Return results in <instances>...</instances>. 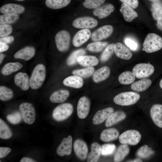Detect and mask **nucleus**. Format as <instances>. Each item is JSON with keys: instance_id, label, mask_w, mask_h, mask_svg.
Wrapping results in <instances>:
<instances>
[{"instance_id": "nucleus-1", "label": "nucleus", "mask_w": 162, "mask_h": 162, "mask_svg": "<svg viewBox=\"0 0 162 162\" xmlns=\"http://www.w3.org/2000/svg\"><path fill=\"white\" fill-rule=\"evenodd\" d=\"M46 68L41 64L37 65L33 69L30 78V87L33 89L39 88L43 83L46 77Z\"/></svg>"}, {"instance_id": "nucleus-2", "label": "nucleus", "mask_w": 162, "mask_h": 162, "mask_svg": "<svg viewBox=\"0 0 162 162\" xmlns=\"http://www.w3.org/2000/svg\"><path fill=\"white\" fill-rule=\"evenodd\" d=\"M142 50L148 53L158 51L162 48V38L156 34H147L143 44Z\"/></svg>"}, {"instance_id": "nucleus-3", "label": "nucleus", "mask_w": 162, "mask_h": 162, "mask_svg": "<svg viewBox=\"0 0 162 162\" xmlns=\"http://www.w3.org/2000/svg\"><path fill=\"white\" fill-rule=\"evenodd\" d=\"M140 95L133 92L121 93L116 96L113 98L114 102L122 106H128L136 104L139 100Z\"/></svg>"}, {"instance_id": "nucleus-4", "label": "nucleus", "mask_w": 162, "mask_h": 162, "mask_svg": "<svg viewBox=\"0 0 162 162\" xmlns=\"http://www.w3.org/2000/svg\"><path fill=\"white\" fill-rule=\"evenodd\" d=\"M74 108L73 105L69 103L61 104L53 110L52 116L56 121L60 122L65 120L72 114Z\"/></svg>"}, {"instance_id": "nucleus-5", "label": "nucleus", "mask_w": 162, "mask_h": 162, "mask_svg": "<svg viewBox=\"0 0 162 162\" xmlns=\"http://www.w3.org/2000/svg\"><path fill=\"white\" fill-rule=\"evenodd\" d=\"M19 110L22 119L25 123L31 124L34 122L36 117L35 111L31 104L27 102L22 103L20 105Z\"/></svg>"}, {"instance_id": "nucleus-6", "label": "nucleus", "mask_w": 162, "mask_h": 162, "mask_svg": "<svg viewBox=\"0 0 162 162\" xmlns=\"http://www.w3.org/2000/svg\"><path fill=\"white\" fill-rule=\"evenodd\" d=\"M141 138V134L138 131L130 130L122 133L119 137V140L122 144L134 146L139 143Z\"/></svg>"}, {"instance_id": "nucleus-7", "label": "nucleus", "mask_w": 162, "mask_h": 162, "mask_svg": "<svg viewBox=\"0 0 162 162\" xmlns=\"http://www.w3.org/2000/svg\"><path fill=\"white\" fill-rule=\"evenodd\" d=\"M70 40V35L68 32L61 30L56 35L55 40L57 48L60 52H65L69 48Z\"/></svg>"}, {"instance_id": "nucleus-8", "label": "nucleus", "mask_w": 162, "mask_h": 162, "mask_svg": "<svg viewBox=\"0 0 162 162\" xmlns=\"http://www.w3.org/2000/svg\"><path fill=\"white\" fill-rule=\"evenodd\" d=\"M154 70V67L149 63H142L136 65L133 68L132 72L136 78L144 79L151 75Z\"/></svg>"}, {"instance_id": "nucleus-9", "label": "nucleus", "mask_w": 162, "mask_h": 162, "mask_svg": "<svg viewBox=\"0 0 162 162\" xmlns=\"http://www.w3.org/2000/svg\"><path fill=\"white\" fill-rule=\"evenodd\" d=\"M98 24L97 20L89 16L78 18L72 22V25L74 27L83 29L92 28L96 26Z\"/></svg>"}, {"instance_id": "nucleus-10", "label": "nucleus", "mask_w": 162, "mask_h": 162, "mask_svg": "<svg viewBox=\"0 0 162 162\" xmlns=\"http://www.w3.org/2000/svg\"><path fill=\"white\" fill-rule=\"evenodd\" d=\"M113 30V27L110 25H106L99 27L91 34V38L94 41H99L110 36Z\"/></svg>"}, {"instance_id": "nucleus-11", "label": "nucleus", "mask_w": 162, "mask_h": 162, "mask_svg": "<svg viewBox=\"0 0 162 162\" xmlns=\"http://www.w3.org/2000/svg\"><path fill=\"white\" fill-rule=\"evenodd\" d=\"M90 103L89 99L86 96H83L79 100L77 106L78 116L80 119H84L88 115L90 109Z\"/></svg>"}, {"instance_id": "nucleus-12", "label": "nucleus", "mask_w": 162, "mask_h": 162, "mask_svg": "<svg viewBox=\"0 0 162 162\" xmlns=\"http://www.w3.org/2000/svg\"><path fill=\"white\" fill-rule=\"evenodd\" d=\"M72 137L70 135L63 138L57 149V154L61 157L69 155L72 152Z\"/></svg>"}, {"instance_id": "nucleus-13", "label": "nucleus", "mask_w": 162, "mask_h": 162, "mask_svg": "<svg viewBox=\"0 0 162 162\" xmlns=\"http://www.w3.org/2000/svg\"><path fill=\"white\" fill-rule=\"evenodd\" d=\"M74 149L77 157L82 160H85L87 157L88 148L87 144L83 140L78 139L75 141Z\"/></svg>"}, {"instance_id": "nucleus-14", "label": "nucleus", "mask_w": 162, "mask_h": 162, "mask_svg": "<svg viewBox=\"0 0 162 162\" xmlns=\"http://www.w3.org/2000/svg\"><path fill=\"white\" fill-rule=\"evenodd\" d=\"M91 35V32L88 29H83L79 31L73 38V45L76 47L81 46L89 39Z\"/></svg>"}, {"instance_id": "nucleus-15", "label": "nucleus", "mask_w": 162, "mask_h": 162, "mask_svg": "<svg viewBox=\"0 0 162 162\" xmlns=\"http://www.w3.org/2000/svg\"><path fill=\"white\" fill-rule=\"evenodd\" d=\"M150 115L155 124L158 127L162 128V105H153L150 110Z\"/></svg>"}, {"instance_id": "nucleus-16", "label": "nucleus", "mask_w": 162, "mask_h": 162, "mask_svg": "<svg viewBox=\"0 0 162 162\" xmlns=\"http://www.w3.org/2000/svg\"><path fill=\"white\" fill-rule=\"evenodd\" d=\"M35 50L32 46H27L19 50L14 55L16 59H20L28 61L32 58L35 55Z\"/></svg>"}, {"instance_id": "nucleus-17", "label": "nucleus", "mask_w": 162, "mask_h": 162, "mask_svg": "<svg viewBox=\"0 0 162 162\" xmlns=\"http://www.w3.org/2000/svg\"><path fill=\"white\" fill-rule=\"evenodd\" d=\"M114 51L118 57L124 60H129L132 56L130 50L121 43L118 42L115 44Z\"/></svg>"}, {"instance_id": "nucleus-18", "label": "nucleus", "mask_w": 162, "mask_h": 162, "mask_svg": "<svg viewBox=\"0 0 162 162\" xmlns=\"http://www.w3.org/2000/svg\"><path fill=\"white\" fill-rule=\"evenodd\" d=\"M15 84L22 90L26 91L30 86V79L28 74L25 73L19 72L14 77Z\"/></svg>"}, {"instance_id": "nucleus-19", "label": "nucleus", "mask_w": 162, "mask_h": 162, "mask_svg": "<svg viewBox=\"0 0 162 162\" xmlns=\"http://www.w3.org/2000/svg\"><path fill=\"white\" fill-rule=\"evenodd\" d=\"M113 112V109L111 107L98 110L95 113L93 118V124L95 125L101 124Z\"/></svg>"}, {"instance_id": "nucleus-20", "label": "nucleus", "mask_w": 162, "mask_h": 162, "mask_svg": "<svg viewBox=\"0 0 162 162\" xmlns=\"http://www.w3.org/2000/svg\"><path fill=\"white\" fill-rule=\"evenodd\" d=\"M114 10V7L111 4H106L94 9L93 13L94 15L101 19L109 16Z\"/></svg>"}, {"instance_id": "nucleus-21", "label": "nucleus", "mask_w": 162, "mask_h": 162, "mask_svg": "<svg viewBox=\"0 0 162 162\" xmlns=\"http://www.w3.org/2000/svg\"><path fill=\"white\" fill-rule=\"evenodd\" d=\"M25 10V8L23 6L14 3L5 4L2 6L0 9V12L4 14H21L23 13Z\"/></svg>"}, {"instance_id": "nucleus-22", "label": "nucleus", "mask_w": 162, "mask_h": 162, "mask_svg": "<svg viewBox=\"0 0 162 162\" xmlns=\"http://www.w3.org/2000/svg\"><path fill=\"white\" fill-rule=\"evenodd\" d=\"M126 115L122 111H118L111 114L107 118L105 126L108 127L115 124L125 118Z\"/></svg>"}, {"instance_id": "nucleus-23", "label": "nucleus", "mask_w": 162, "mask_h": 162, "mask_svg": "<svg viewBox=\"0 0 162 162\" xmlns=\"http://www.w3.org/2000/svg\"><path fill=\"white\" fill-rule=\"evenodd\" d=\"M120 11L124 19L128 22H131L138 16L137 13L132 8L123 3L121 6Z\"/></svg>"}, {"instance_id": "nucleus-24", "label": "nucleus", "mask_w": 162, "mask_h": 162, "mask_svg": "<svg viewBox=\"0 0 162 162\" xmlns=\"http://www.w3.org/2000/svg\"><path fill=\"white\" fill-rule=\"evenodd\" d=\"M119 136L118 130L114 128H110L103 130L100 135V140L104 142H109L116 140Z\"/></svg>"}, {"instance_id": "nucleus-25", "label": "nucleus", "mask_w": 162, "mask_h": 162, "mask_svg": "<svg viewBox=\"0 0 162 162\" xmlns=\"http://www.w3.org/2000/svg\"><path fill=\"white\" fill-rule=\"evenodd\" d=\"M110 73V68L107 66L101 67L93 74L92 80L94 82L98 83L107 79Z\"/></svg>"}, {"instance_id": "nucleus-26", "label": "nucleus", "mask_w": 162, "mask_h": 162, "mask_svg": "<svg viewBox=\"0 0 162 162\" xmlns=\"http://www.w3.org/2000/svg\"><path fill=\"white\" fill-rule=\"evenodd\" d=\"M63 83L67 86L80 88L82 86L83 81L82 77L74 75L65 78L63 80Z\"/></svg>"}, {"instance_id": "nucleus-27", "label": "nucleus", "mask_w": 162, "mask_h": 162, "mask_svg": "<svg viewBox=\"0 0 162 162\" xmlns=\"http://www.w3.org/2000/svg\"><path fill=\"white\" fill-rule=\"evenodd\" d=\"M70 93L65 90H61L56 91L50 97L51 101L54 103H62L66 101L69 97Z\"/></svg>"}, {"instance_id": "nucleus-28", "label": "nucleus", "mask_w": 162, "mask_h": 162, "mask_svg": "<svg viewBox=\"0 0 162 162\" xmlns=\"http://www.w3.org/2000/svg\"><path fill=\"white\" fill-rule=\"evenodd\" d=\"M91 152L88 156L87 162H97L101 154V147L99 143L95 142L91 145Z\"/></svg>"}, {"instance_id": "nucleus-29", "label": "nucleus", "mask_w": 162, "mask_h": 162, "mask_svg": "<svg viewBox=\"0 0 162 162\" xmlns=\"http://www.w3.org/2000/svg\"><path fill=\"white\" fill-rule=\"evenodd\" d=\"M152 81L148 79H143L133 83L131 85V89L138 92H141L147 89L151 85Z\"/></svg>"}, {"instance_id": "nucleus-30", "label": "nucleus", "mask_w": 162, "mask_h": 162, "mask_svg": "<svg viewBox=\"0 0 162 162\" xmlns=\"http://www.w3.org/2000/svg\"><path fill=\"white\" fill-rule=\"evenodd\" d=\"M22 66V64L18 62H9L5 64L2 68L1 73L4 75H8L20 70Z\"/></svg>"}, {"instance_id": "nucleus-31", "label": "nucleus", "mask_w": 162, "mask_h": 162, "mask_svg": "<svg viewBox=\"0 0 162 162\" xmlns=\"http://www.w3.org/2000/svg\"><path fill=\"white\" fill-rule=\"evenodd\" d=\"M98 58L92 56H82L80 57L78 60V63L84 67L95 66L98 64Z\"/></svg>"}, {"instance_id": "nucleus-32", "label": "nucleus", "mask_w": 162, "mask_h": 162, "mask_svg": "<svg viewBox=\"0 0 162 162\" xmlns=\"http://www.w3.org/2000/svg\"><path fill=\"white\" fill-rule=\"evenodd\" d=\"M129 148L126 144H123L119 146L116 152L114 158L115 162H120L128 154Z\"/></svg>"}, {"instance_id": "nucleus-33", "label": "nucleus", "mask_w": 162, "mask_h": 162, "mask_svg": "<svg viewBox=\"0 0 162 162\" xmlns=\"http://www.w3.org/2000/svg\"><path fill=\"white\" fill-rule=\"evenodd\" d=\"M71 0H46L45 4L48 8L54 9H57L67 6Z\"/></svg>"}, {"instance_id": "nucleus-34", "label": "nucleus", "mask_w": 162, "mask_h": 162, "mask_svg": "<svg viewBox=\"0 0 162 162\" xmlns=\"http://www.w3.org/2000/svg\"><path fill=\"white\" fill-rule=\"evenodd\" d=\"M135 79V75L133 72L130 71H125L122 72L118 77L119 82L123 85H128L132 83Z\"/></svg>"}, {"instance_id": "nucleus-35", "label": "nucleus", "mask_w": 162, "mask_h": 162, "mask_svg": "<svg viewBox=\"0 0 162 162\" xmlns=\"http://www.w3.org/2000/svg\"><path fill=\"white\" fill-rule=\"evenodd\" d=\"M13 135L12 131L8 124L2 119L0 118V138L8 139Z\"/></svg>"}, {"instance_id": "nucleus-36", "label": "nucleus", "mask_w": 162, "mask_h": 162, "mask_svg": "<svg viewBox=\"0 0 162 162\" xmlns=\"http://www.w3.org/2000/svg\"><path fill=\"white\" fill-rule=\"evenodd\" d=\"M86 53L85 50L83 49H80L74 51L68 58L66 61L67 64L69 66L74 65L78 62L79 58L84 55Z\"/></svg>"}, {"instance_id": "nucleus-37", "label": "nucleus", "mask_w": 162, "mask_h": 162, "mask_svg": "<svg viewBox=\"0 0 162 162\" xmlns=\"http://www.w3.org/2000/svg\"><path fill=\"white\" fill-rule=\"evenodd\" d=\"M19 18L17 14H4L0 16V24H9L16 22Z\"/></svg>"}, {"instance_id": "nucleus-38", "label": "nucleus", "mask_w": 162, "mask_h": 162, "mask_svg": "<svg viewBox=\"0 0 162 162\" xmlns=\"http://www.w3.org/2000/svg\"><path fill=\"white\" fill-rule=\"evenodd\" d=\"M152 9L153 18L157 20L162 17V2L160 0L153 2Z\"/></svg>"}, {"instance_id": "nucleus-39", "label": "nucleus", "mask_w": 162, "mask_h": 162, "mask_svg": "<svg viewBox=\"0 0 162 162\" xmlns=\"http://www.w3.org/2000/svg\"><path fill=\"white\" fill-rule=\"evenodd\" d=\"M108 44L106 42L94 41L89 44L87 46L88 49L93 52H99L102 51Z\"/></svg>"}, {"instance_id": "nucleus-40", "label": "nucleus", "mask_w": 162, "mask_h": 162, "mask_svg": "<svg viewBox=\"0 0 162 162\" xmlns=\"http://www.w3.org/2000/svg\"><path fill=\"white\" fill-rule=\"evenodd\" d=\"M14 97L12 90L4 86H0V99L3 101L9 100Z\"/></svg>"}, {"instance_id": "nucleus-41", "label": "nucleus", "mask_w": 162, "mask_h": 162, "mask_svg": "<svg viewBox=\"0 0 162 162\" xmlns=\"http://www.w3.org/2000/svg\"><path fill=\"white\" fill-rule=\"evenodd\" d=\"M94 69L92 67H88L86 68L73 71V75L82 78H87L92 76L93 74Z\"/></svg>"}, {"instance_id": "nucleus-42", "label": "nucleus", "mask_w": 162, "mask_h": 162, "mask_svg": "<svg viewBox=\"0 0 162 162\" xmlns=\"http://www.w3.org/2000/svg\"><path fill=\"white\" fill-rule=\"evenodd\" d=\"M154 153L151 148H149L148 146L145 145L141 147L137 150V155L142 158H146L150 156Z\"/></svg>"}, {"instance_id": "nucleus-43", "label": "nucleus", "mask_w": 162, "mask_h": 162, "mask_svg": "<svg viewBox=\"0 0 162 162\" xmlns=\"http://www.w3.org/2000/svg\"><path fill=\"white\" fill-rule=\"evenodd\" d=\"M114 44H111L108 45L106 47L101 57L100 60L102 62L107 61L113 54L114 51Z\"/></svg>"}, {"instance_id": "nucleus-44", "label": "nucleus", "mask_w": 162, "mask_h": 162, "mask_svg": "<svg viewBox=\"0 0 162 162\" xmlns=\"http://www.w3.org/2000/svg\"><path fill=\"white\" fill-rule=\"evenodd\" d=\"M6 119L11 124H16L21 122L22 118L21 113L19 112H16L8 115L6 116Z\"/></svg>"}, {"instance_id": "nucleus-45", "label": "nucleus", "mask_w": 162, "mask_h": 162, "mask_svg": "<svg viewBox=\"0 0 162 162\" xmlns=\"http://www.w3.org/2000/svg\"><path fill=\"white\" fill-rule=\"evenodd\" d=\"M105 0H85L83 3L84 7L89 9H95L102 5Z\"/></svg>"}, {"instance_id": "nucleus-46", "label": "nucleus", "mask_w": 162, "mask_h": 162, "mask_svg": "<svg viewBox=\"0 0 162 162\" xmlns=\"http://www.w3.org/2000/svg\"><path fill=\"white\" fill-rule=\"evenodd\" d=\"M116 147L114 144H107L103 145L101 147V154L104 156L112 154L116 149Z\"/></svg>"}, {"instance_id": "nucleus-47", "label": "nucleus", "mask_w": 162, "mask_h": 162, "mask_svg": "<svg viewBox=\"0 0 162 162\" xmlns=\"http://www.w3.org/2000/svg\"><path fill=\"white\" fill-rule=\"evenodd\" d=\"M13 31L12 26L9 24H1L0 25V36L4 37L10 34Z\"/></svg>"}, {"instance_id": "nucleus-48", "label": "nucleus", "mask_w": 162, "mask_h": 162, "mask_svg": "<svg viewBox=\"0 0 162 162\" xmlns=\"http://www.w3.org/2000/svg\"><path fill=\"white\" fill-rule=\"evenodd\" d=\"M124 42L126 45L132 50H136L138 48L137 43L133 39L127 38L124 40Z\"/></svg>"}, {"instance_id": "nucleus-49", "label": "nucleus", "mask_w": 162, "mask_h": 162, "mask_svg": "<svg viewBox=\"0 0 162 162\" xmlns=\"http://www.w3.org/2000/svg\"><path fill=\"white\" fill-rule=\"evenodd\" d=\"M123 3H125L133 8L137 7L139 4L138 0H120Z\"/></svg>"}, {"instance_id": "nucleus-50", "label": "nucleus", "mask_w": 162, "mask_h": 162, "mask_svg": "<svg viewBox=\"0 0 162 162\" xmlns=\"http://www.w3.org/2000/svg\"><path fill=\"white\" fill-rule=\"evenodd\" d=\"M11 149L7 147H0V158H4L7 156L11 152Z\"/></svg>"}, {"instance_id": "nucleus-51", "label": "nucleus", "mask_w": 162, "mask_h": 162, "mask_svg": "<svg viewBox=\"0 0 162 162\" xmlns=\"http://www.w3.org/2000/svg\"><path fill=\"white\" fill-rule=\"evenodd\" d=\"M14 40V38L12 36L1 37L0 38V41L5 43L7 44L12 43Z\"/></svg>"}, {"instance_id": "nucleus-52", "label": "nucleus", "mask_w": 162, "mask_h": 162, "mask_svg": "<svg viewBox=\"0 0 162 162\" xmlns=\"http://www.w3.org/2000/svg\"><path fill=\"white\" fill-rule=\"evenodd\" d=\"M9 46L5 43L0 41V52H2L7 51Z\"/></svg>"}, {"instance_id": "nucleus-53", "label": "nucleus", "mask_w": 162, "mask_h": 162, "mask_svg": "<svg viewBox=\"0 0 162 162\" xmlns=\"http://www.w3.org/2000/svg\"><path fill=\"white\" fill-rule=\"evenodd\" d=\"M20 162H36L33 159L28 157H24L20 160Z\"/></svg>"}, {"instance_id": "nucleus-54", "label": "nucleus", "mask_w": 162, "mask_h": 162, "mask_svg": "<svg viewBox=\"0 0 162 162\" xmlns=\"http://www.w3.org/2000/svg\"><path fill=\"white\" fill-rule=\"evenodd\" d=\"M157 26L158 29L162 31V17L157 20Z\"/></svg>"}, {"instance_id": "nucleus-55", "label": "nucleus", "mask_w": 162, "mask_h": 162, "mask_svg": "<svg viewBox=\"0 0 162 162\" xmlns=\"http://www.w3.org/2000/svg\"><path fill=\"white\" fill-rule=\"evenodd\" d=\"M5 55H4V54L3 53H0V64H1L2 63V61H3V59L5 57Z\"/></svg>"}, {"instance_id": "nucleus-56", "label": "nucleus", "mask_w": 162, "mask_h": 162, "mask_svg": "<svg viewBox=\"0 0 162 162\" xmlns=\"http://www.w3.org/2000/svg\"><path fill=\"white\" fill-rule=\"evenodd\" d=\"M130 162H142V160L140 158H137L133 160H131L129 161Z\"/></svg>"}, {"instance_id": "nucleus-57", "label": "nucleus", "mask_w": 162, "mask_h": 162, "mask_svg": "<svg viewBox=\"0 0 162 162\" xmlns=\"http://www.w3.org/2000/svg\"><path fill=\"white\" fill-rule=\"evenodd\" d=\"M159 85L160 87L162 89V79L160 82Z\"/></svg>"}, {"instance_id": "nucleus-58", "label": "nucleus", "mask_w": 162, "mask_h": 162, "mask_svg": "<svg viewBox=\"0 0 162 162\" xmlns=\"http://www.w3.org/2000/svg\"><path fill=\"white\" fill-rule=\"evenodd\" d=\"M149 0L153 2H154L157 1H159L160 0Z\"/></svg>"}, {"instance_id": "nucleus-59", "label": "nucleus", "mask_w": 162, "mask_h": 162, "mask_svg": "<svg viewBox=\"0 0 162 162\" xmlns=\"http://www.w3.org/2000/svg\"><path fill=\"white\" fill-rule=\"evenodd\" d=\"M15 0L18 1H22L25 0Z\"/></svg>"}]
</instances>
